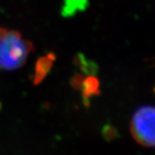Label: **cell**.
<instances>
[{"label": "cell", "mask_w": 155, "mask_h": 155, "mask_svg": "<svg viewBox=\"0 0 155 155\" xmlns=\"http://www.w3.org/2000/svg\"><path fill=\"white\" fill-rule=\"evenodd\" d=\"M154 92H155V88H154Z\"/></svg>", "instance_id": "obj_6"}, {"label": "cell", "mask_w": 155, "mask_h": 155, "mask_svg": "<svg viewBox=\"0 0 155 155\" xmlns=\"http://www.w3.org/2000/svg\"><path fill=\"white\" fill-rule=\"evenodd\" d=\"M130 130L134 139L145 147H155V107L142 106L134 114Z\"/></svg>", "instance_id": "obj_2"}, {"label": "cell", "mask_w": 155, "mask_h": 155, "mask_svg": "<svg viewBox=\"0 0 155 155\" xmlns=\"http://www.w3.org/2000/svg\"><path fill=\"white\" fill-rule=\"evenodd\" d=\"M33 50L32 44L15 31L0 28V68L15 70L26 62Z\"/></svg>", "instance_id": "obj_1"}, {"label": "cell", "mask_w": 155, "mask_h": 155, "mask_svg": "<svg viewBox=\"0 0 155 155\" xmlns=\"http://www.w3.org/2000/svg\"><path fill=\"white\" fill-rule=\"evenodd\" d=\"M53 62V56L48 55L44 58H41L37 63L36 70H35V83L40 82L44 76L47 74V72L49 71L50 67L52 66Z\"/></svg>", "instance_id": "obj_3"}, {"label": "cell", "mask_w": 155, "mask_h": 155, "mask_svg": "<svg viewBox=\"0 0 155 155\" xmlns=\"http://www.w3.org/2000/svg\"><path fill=\"white\" fill-rule=\"evenodd\" d=\"M84 94L86 97H89L90 95H93L98 91L99 84L97 78L93 77H90L85 79V81L83 84Z\"/></svg>", "instance_id": "obj_4"}, {"label": "cell", "mask_w": 155, "mask_h": 155, "mask_svg": "<svg viewBox=\"0 0 155 155\" xmlns=\"http://www.w3.org/2000/svg\"><path fill=\"white\" fill-rule=\"evenodd\" d=\"M86 4V0H66L64 6V13L67 15L71 14L76 10L84 8Z\"/></svg>", "instance_id": "obj_5"}]
</instances>
